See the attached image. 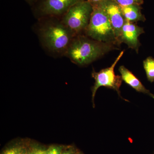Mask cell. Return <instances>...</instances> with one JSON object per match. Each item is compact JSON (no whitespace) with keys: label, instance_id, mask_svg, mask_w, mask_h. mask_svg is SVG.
Returning <instances> with one entry per match:
<instances>
[{"label":"cell","instance_id":"7a4b0ae2","mask_svg":"<svg viewBox=\"0 0 154 154\" xmlns=\"http://www.w3.org/2000/svg\"><path fill=\"white\" fill-rule=\"evenodd\" d=\"M114 45L92 39L86 35H78L72 40L65 56L78 65H87L116 49Z\"/></svg>","mask_w":154,"mask_h":154},{"label":"cell","instance_id":"3957f363","mask_svg":"<svg viewBox=\"0 0 154 154\" xmlns=\"http://www.w3.org/2000/svg\"><path fill=\"white\" fill-rule=\"evenodd\" d=\"M93 6L94 10L85 35L101 42L119 45L107 14L98 6Z\"/></svg>","mask_w":154,"mask_h":154},{"label":"cell","instance_id":"30bf717a","mask_svg":"<svg viewBox=\"0 0 154 154\" xmlns=\"http://www.w3.org/2000/svg\"><path fill=\"white\" fill-rule=\"evenodd\" d=\"M122 11L127 22L134 23L139 21L145 22L146 19L142 14V8L140 5H132L121 7Z\"/></svg>","mask_w":154,"mask_h":154},{"label":"cell","instance_id":"ac0fdd59","mask_svg":"<svg viewBox=\"0 0 154 154\" xmlns=\"http://www.w3.org/2000/svg\"><path fill=\"white\" fill-rule=\"evenodd\" d=\"M25 1L29 3V4H32L33 5L37 0H25Z\"/></svg>","mask_w":154,"mask_h":154},{"label":"cell","instance_id":"2e32d148","mask_svg":"<svg viewBox=\"0 0 154 154\" xmlns=\"http://www.w3.org/2000/svg\"><path fill=\"white\" fill-rule=\"evenodd\" d=\"M74 148L70 147L69 148L66 149L65 150H63L61 154H75L76 152Z\"/></svg>","mask_w":154,"mask_h":154},{"label":"cell","instance_id":"52a82bcc","mask_svg":"<svg viewBox=\"0 0 154 154\" xmlns=\"http://www.w3.org/2000/svg\"><path fill=\"white\" fill-rule=\"evenodd\" d=\"M92 5L99 7L105 11L109 18L119 44L122 29L126 20L122 11L121 7L113 0H102Z\"/></svg>","mask_w":154,"mask_h":154},{"label":"cell","instance_id":"ffe728a7","mask_svg":"<svg viewBox=\"0 0 154 154\" xmlns=\"http://www.w3.org/2000/svg\"><path fill=\"white\" fill-rule=\"evenodd\" d=\"M75 154H83L81 152H77Z\"/></svg>","mask_w":154,"mask_h":154},{"label":"cell","instance_id":"5bb4252c","mask_svg":"<svg viewBox=\"0 0 154 154\" xmlns=\"http://www.w3.org/2000/svg\"><path fill=\"white\" fill-rule=\"evenodd\" d=\"M63 150V146L52 145L46 149V154H61Z\"/></svg>","mask_w":154,"mask_h":154},{"label":"cell","instance_id":"d6986e66","mask_svg":"<svg viewBox=\"0 0 154 154\" xmlns=\"http://www.w3.org/2000/svg\"><path fill=\"white\" fill-rule=\"evenodd\" d=\"M20 154H28V150L24 148Z\"/></svg>","mask_w":154,"mask_h":154},{"label":"cell","instance_id":"9c48e42d","mask_svg":"<svg viewBox=\"0 0 154 154\" xmlns=\"http://www.w3.org/2000/svg\"><path fill=\"white\" fill-rule=\"evenodd\" d=\"M122 81L139 93L147 94L154 99V95L146 89L140 81L128 69L124 66H121L119 69Z\"/></svg>","mask_w":154,"mask_h":154},{"label":"cell","instance_id":"277c9868","mask_svg":"<svg viewBox=\"0 0 154 154\" xmlns=\"http://www.w3.org/2000/svg\"><path fill=\"white\" fill-rule=\"evenodd\" d=\"M94 8L87 0H80L60 18L62 22L75 36L81 35L88 27Z\"/></svg>","mask_w":154,"mask_h":154},{"label":"cell","instance_id":"6da1fadb","mask_svg":"<svg viewBox=\"0 0 154 154\" xmlns=\"http://www.w3.org/2000/svg\"><path fill=\"white\" fill-rule=\"evenodd\" d=\"M39 19L41 24L38 35L43 46L53 54L65 55L74 34L64 25L60 18L45 17Z\"/></svg>","mask_w":154,"mask_h":154},{"label":"cell","instance_id":"ba28073f","mask_svg":"<svg viewBox=\"0 0 154 154\" xmlns=\"http://www.w3.org/2000/svg\"><path fill=\"white\" fill-rule=\"evenodd\" d=\"M143 33L144 30L143 28L126 21L122 29L119 44L125 43L129 48L134 50L138 53L141 45L139 37Z\"/></svg>","mask_w":154,"mask_h":154},{"label":"cell","instance_id":"e0dca14e","mask_svg":"<svg viewBox=\"0 0 154 154\" xmlns=\"http://www.w3.org/2000/svg\"><path fill=\"white\" fill-rule=\"evenodd\" d=\"M92 4H96L102 1V0H87Z\"/></svg>","mask_w":154,"mask_h":154},{"label":"cell","instance_id":"8fae6325","mask_svg":"<svg viewBox=\"0 0 154 154\" xmlns=\"http://www.w3.org/2000/svg\"><path fill=\"white\" fill-rule=\"evenodd\" d=\"M144 69L147 79L151 83L154 82V59L151 57L146 58L143 62Z\"/></svg>","mask_w":154,"mask_h":154},{"label":"cell","instance_id":"5b68a950","mask_svg":"<svg viewBox=\"0 0 154 154\" xmlns=\"http://www.w3.org/2000/svg\"><path fill=\"white\" fill-rule=\"evenodd\" d=\"M124 53L123 51L120 53L111 66L102 69L99 72H96L94 70L92 72V77L95 80V83L92 88V102L94 107L95 106L94 99L96 91L101 87H106L116 91L119 96L123 99L121 96L120 91V88L122 82V79L121 76L115 75L114 70L116 66L122 57Z\"/></svg>","mask_w":154,"mask_h":154},{"label":"cell","instance_id":"8992f818","mask_svg":"<svg viewBox=\"0 0 154 154\" xmlns=\"http://www.w3.org/2000/svg\"><path fill=\"white\" fill-rule=\"evenodd\" d=\"M80 0H37L33 5V11L39 19L45 17L61 18Z\"/></svg>","mask_w":154,"mask_h":154},{"label":"cell","instance_id":"9a60e30c","mask_svg":"<svg viewBox=\"0 0 154 154\" xmlns=\"http://www.w3.org/2000/svg\"><path fill=\"white\" fill-rule=\"evenodd\" d=\"M28 154H46V150L40 147H34L28 151Z\"/></svg>","mask_w":154,"mask_h":154},{"label":"cell","instance_id":"7c38bea8","mask_svg":"<svg viewBox=\"0 0 154 154\" xmlns=\"http://www.w3.org/2000/svg\"><path fill=\"white\" fill-rule=\"evenodd\" d=\"M121 7H125L132 5H143L144 0H113Z\"/></svg>","mask_w":154,"mask_h":154},{"label":"cell","instance_id":"4fadbf2b","mask_svg":"<svg viewBox=\"0 0 154 154\" xmlns=\"http://www.w3.org/2000/svg\"><path fill=\"white\" fill-rule=\"evenodd\" d=\"M24 149L21 146H13L5 149L2 154H20Z\"/></svg>","mask_w":154,"mask_h":154}]
</instances>
